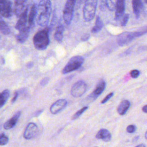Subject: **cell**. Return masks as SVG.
<instances>
[{
  "instance_id": "39",
  "label": "cell",
  "mask_w": 147,
  "mask_h": 147,
  "mask_svg": "<svg viewBox=\"0 0 147 147\" xmlns=\"http://www.w3.org/2000/svg\"><path fill=\"white\" fill-rule=\"evenodd\" d=\"M145 138L146 140H147V131L145 133Z\"/></svg>"
},
{
  "instance_id": "28",
  "label": "cell",
  "mask_w": 147,
  "mask_h": 147,
  "mask_svg": "<svg viewBox=\"0 0 147 147\" xmlns=\"http://www.w3.org/2000/svg\"><path fill=\"white\" fill-rule=\"evenodd\" d=\"M137 130V127L134 124H131V125H129L127 126L126 127V131L129 133H134Z\"/></svg>"
},
{
  "instance_id": "15",
  "label": "cell",
  "mask_w": 147,
  "mask_h": 147,
  "mask_svg": "<svg viewBox=\"0 0 147 147\" xmlns=\"http://www.w3.org/2000/svg\"><path fill=\"white\" fill-rule=\"evenodd\" d=\"M95 137L97 139L101 140L104 142H109L111 139L110 132L106 129H100L96 134Z\"/></svg>"
},
{
  "instance_id": "16",
  "label": "cell",
  "mask_w": 147,
  "mask_h": 147,
  "mask_svg": "<svg viewBox=\"0 0 147 147\" xmlns=\"http://www.w3.org/2000/svg\"><path fill=\"white\" fill-rule=\"evenodd\" d=\"M27 0H15L14 13L17 17H20L25 10V4Z\"/></svg>"
},
{
  "instance_id": "40",
  "label": "cell",
  "mask_w": 147,
  "mask_h": 147,
  "mask_svg": "<svg viewBox=\"0 0 147 147\" xmlns=\"http://www.w3.org/2000/svg\"><path fill=\"white\" fill-rule=\"evenodd\" d=\"M83 1H85V0H78V2H82Z\"/></svg>"
},
{
  "instance_id": "4",
  "label": "cell",
  "mask_w": 147,
  "mask_h": 147,
  "mask_svg": "<svg viewBox=\"0 0 147 147\" xmlns=\"http://www.w3.org/2000/svg\"><path fill=\"white\" fill-rule=\"evenodd\" d=\"M84 59L80 56L72 57L62 69L63 74H67L79 68L83 64Z\"/></svg>"
},
{
  "instance_id": "11",
  "label": "cell",
  "mask_w": 147,
  "mask_h": 147,
  "mask_svg": "<svg viewBox=\"0 0 147 147\" xmlns=\"http://www.w3.org/2000/svg\"><path fill=\"white\" fill-rule=\"evenodd\" d=\"M67 105V101L64 99H60L54 102L50 107V112L52 114H56L63 110Z\"/></svg>"
},
{
  "instance_id": "29",
  "label": "cell",
  "mask_w": 147,
  "mask_h": 147,
  "mask_svg": "<svg viewBox=\"0 0 147 147\" xmlns=\"http://www.w3.org/2000/svg\"><path fill=\"white\" fill-rule=\"evenodd\" d=\"M129 15L128 14H125L122 17V19L121 22V25L122 26H125L129 21Z\"/></svg>"
},
{
  "instance_id": "10",
  "label": "cell",
  "mask_w": 147,
  "mask_h": 147,
  "mask_svg": "<svg viewBox=\"0 0 147 147\" xmlns=\"http://www.w3.org/2000/svg\"><path fill=\"white\" fill-rule=\"evenodd\" d=\"M106 87V82L103 80H100L97 84L95 88L92 92L88 96V99L90 101L95 100L105 90Z\"/></svg>"
},
{
  "instance_id": "18",
  "label": "cell",
  "mask_w": 147,
  "mask_h": 147,
  "mask_svg": "<svg viewBox=\"0 0 147 147\" xmlns=\"http://www.w3.org/2000/svg\"><path fill=\"white\" fill-rule=\"evenodd\" d=\"M131 106L130 102L129 100L125 99L121 102L117 107V112L121 115H125Z\"/></svg>"
},
{
  "instance_id": "24",
  "label": "cell",
  "mask_w": 147,
  "mask_h": 147,
  "mask_svg": "<svg viewBox=\"0 0 147 147\" xmlns=\"http://www.w3.org/2000/svg\"><path fill=\"white\" fill-rule=\"evenodd\" d=\"M0 32L5 35L9 34L10 33V30L7 24L0 17Z\"/></svg>"
},
{
  "instance_id": "32",
  "label": "cell",
  "mask_w": 147,
  "mask_h": 147,
  "mask_svg": "<svg viewBox=\"0 0 147 147\" xmlns=\"http://www.w3.org/2000/svg\"><path fill=\"white\" fill-rule=\"evenodd\" d=\"M18 91H15L14 92V95H13V98H12V99H11V103H14L16 101V100H17V98H18Z\"/></svg>"
},
{
  "instance_id": "7",
  "label": "cell",
  "mask_w": 147,
  "mask_h": 147,
  "mask_svg": "<svg viewBox=\"0 0 147 147\" xmlns=\"http://www.w3.org/2000/svg\"><path fill=\"white\" fill-rule=\"evenodd\" d=\"M137 38L135 32H125L121 33L117 37V42L119 46H124Z\"/></svg>"
},
{
  "instance_id": "34",
  "label": "cell",
  "mask_w": 147,
  "mask_h": 147,
  "mask_svg": "<svg viewBox=\"0 0 147 147\" xmlns=\"http://www.w3.org/2000/svg\"><path fill=\"white\" fill-rule=\"evenodd\" d=\"M90 36L89 34H84L82 37V41H87L88 40V38H90Z\"/></svg>"
},
{
  "instance_id": "19",
  "label": "cell",
  "mask_w": 147,
  "mask_h": 147,
  "mask_svg": "<svg viewBox=\"0 0 147 147\" xmlns=\"http://www.w3.org/2000/svg\"><path fill=\"white\" fill-rule=\"evenodd\" d=\"M133 10L136 18H138L142 8V0H132Z\"/></svg>"
},
{
  "instance_id": "38",
  "label": "cell",
  "mask_w": 147,
  "mask_h": 147,
  "mask_svg": "<svg viewBox=\"0 0 147 147\" xmlns=\"http://www.w3.org/2000/svg\"><path fill=\"white\" fill-rule=\"evenodd\" d=\"M135 147H146V146H145V145H144V144H139V145H137V146H135Z\"/></svg>"
},
{
  "instance_id": "23",
  "label": "cell",
  "mask_w": 147,
  "mask_h": 147,
  "mask_svg": "<svg viewBox=\"0 0 147 147\" xmlns=\"http://www.w3.org/2000/svg\"><path fill=\"white\" fill-rule=\"evenodd\" d=\"M10 96V91L9 90L6 89L0 93V108L2 107Z\"/></svg>"
},
{
  "instance_id": "20",
  "label": "cell",
  "mask_w": 147,
  "mask_h": 147,
  "mask_svg": "<svg viewBox=\"0 0 147 147\" xmlns=\"http://www.w3.org/2000/svg\"><path fill=\"white\" fill-rule=\"evenodd\" d=\"M37 15V7L36 4H33L30 7L29 16H28V23L30 26L33 25L34 21Z\"/></svg>"
},
{
  "instance_id": "41",
  "label": "cell",
  "mask_w": 147,
  "mask_h": 147,
  "mask_svg": "<svg viewBox=\"0 0 147 147\" xmlns=\"http://www.w3.org/2000/svg\"><path fill=\"white\" fill-rule=\"evenodd\" d=\"M145 2L146 3H147V0H145Z\"/></svg>"
},
{
  "instance_id": "8",
  "label": "cell",
  "mask_w": 147,
  "mask_h": 147,
  "mask_svg": "<svg viewBox=\"0 0 147 147\" xmlns=\"http://www.w3.org/2000/svg\"><path fill=\"white\" fill-rule=\"evenodd\" d=\"M38 133V126L33 122L29 123L24 132L23 137L26 140H30L37 135Z\"/></svg>"
},
{
  "instance_id": "37",
  "label": "cell",
  "mask_w": 147,
  "mask_h": 147,
  "mask_svg": "<svg viewBox=\"0 0 147 147\" xmlns=\"http://www.w3.org/2000/svg\"><path fill=\"white\" fill-rule=\"evenodd\" d=\"M139 137H140V136H135L133 138V140H132V141L133 142H137L138 140V139H139Z\"/></svg>"
},
{
  "instance_id": "12",
  "label": "cell",
  "mask_w": 147,
  "mask_h": 147,
  "mask_svg": "<svg viewBox=\"0 0 147 147\" xmlns=\"http://www.w3.org/2000/svg\"><path fill=\"white\" fill-rule=\"evenodd\" d=\"M125 10V0H117L115 6V19L118 20L123 16Z\"/></svg>"
},
{
  "instance_id": "42",
  "label": "cell",
  "mask_w": 147,
  "mask_h": 147,
  "mask_svg": "<svg viewBox=\"0 0 147 147\" xmlns=\"http://www.w3.org/2000/svg\"><path fill=\"white\" fill-rule=\"evenodd\" d=\"M95 147H98V146H95Z\"/></svg>"
},
{
  "instance_id": "27",
  "label": "cell",
  "mask_w": 147,
  "mask_h": 147,
  "mask_svg": "<svg viewBox=\"0 0 147 147\" xmlns=\"http://www.w3.org/2000/svg\"><path fill=\"white\" fill-rule=\"evenodd\" d=\"M9 142L8 137L4 133L0 134V145H5Z\"/></svg>"
},
{
  "instance_id": "6",
  "label": "cell",
  "mask_w": 147,
  "mask_h": 147,
  "mask_svg": "<svg viewBox=\"0 0 147 147\" xmlns=\"http://www.w3.org/2000/svg\"><path fill=\"white\" fill-rule=\"evenodd\" d=\"M87 86L86 83L83 80H79L76 82L72 87L71 94L72 96L78 98L82 96L86 91Z\"/></svg>"
},
{
  "instance_id": "25",
  "label": "cell",
  "mask_w": 147,
  "mask_h": 147,
  "mask_svg": "<svg viewBox=\"0 0 147 147\" xmlns=\"http://www.w3.org/2000/svg\"><path fill=\"white\" fill-rule=\"evenodd\" d=\"M117 0H106V6L110 11H113L115 9V6Z\"/></svg>"
},
{
  "instance_id": "33",
  "label": "cell",
  "mask_w": 147,
  "mask_h": 147,
  "mask_svg": "<svg viewBox=\"0 0 147 147\" xmlns=\"http://www.w3.org/2000/svg\"><path fill=\"white\" fill-rule=\"evenodd\" d=\"M49 81V79L48 78H44L41 81V85L42 86H45V84H47V83Z\"/></svg>"
},
{
  "instance_id": "35",
  "label": "cell",
  "mask_w": 147,
  "mask_h": 147,
  "mask_svg": "<svg viewBox=\"0 0 147 147\" xmlns=\"http://www.w3.org/2000/svg\"><path fill=\"white\" fill-rule=\"evenodd\" d=\"M42 112V110H37V111H36L34 113V114H33V115L34 116V117H37V116H38Z\"/></svg>"
},
{
  "instance_id": "9",
  "label": "cell",
  "mask_w": 147,
  "mask_h": 147,
  "mask_svg": "<svg viewBox=\"0 0 147 147\" xmlns=\"http://www.w3.org/2000/svg\"><path fill=\"white\" fill-rule=\"evenodd\" d=\"M0 14L4 17H10L12 14L11 3L9 0H0Z\"/></svg>"
},
{
  "instance_id": "30",
  "label": "cell",
  "mask_w": 147,
  "mask_h": 147,
  "mask_svg": "<svg viewBox=\"0 0 147 147\" xmlns=\"http://www.w3.org/2000/svg\"><path fill=\"white\" fill-rule=\"evenodd\" d=\"M114 95V92H110L109 94H108L101 101V103L102 104H105L107 102L109 101V100H110Z\"/></svg>"
},
{
  "instance_id": "31",
  "label": "cell",
  "mask_w": 147,
  "mask_h": 147,
  "mask_svg": "<svg viewBox=\"0 0 147 147\" xmlns=\"http://www.w3.org/2000/svg\"><path fill=\"white\" fill-rule=\"evenodd\" d=\"M140 74V72L138 69H133L130 71V75L133 78H137Z\"/></svg>"
},
{
  "instance_id": "2",
  "label": "cell",
  "mask_w": 147,
  "mask_h": 147,
  "mask_svg": "<svg viewBox=\"0 0 147 147\" xmlns=\"http://www.w3.org/2000/svg\"><path fill=\"white\" fill-rule=\"evenodd\" d=\"M33 41L34 46L37 49H45L49 44L48 29L45 28L36 33L33 37Z\"/></svg>"
},
{
  "instance_id": "22",
  "label": "cell",
  "mask_w": 147,
  "mask_h": 147,
  "mask_svg": "<svg viewBox=\"0 0 147 147\" xmlns=\"http://www.w3.org/2000/svg\"><path fill=\"white\" fill-rule=\"evenodd\" d=\"M63 32H64V27L62 25H59L56 30L55 33V40L60 42L63 40Z\"/></svg>"
},
{
  "instance_id": "13",
  "label": "cell",
  "mask_w": 147,
  "mask_h": 147,
  "mask_svg": "<svg viewBox=\"0 0 147 147\" xmlns=\"http://www.w3.org/2000/svg\"><path fill=\"white\" fill-rule=\"evenodd\" d=\"M21 111L17 112L11 118H10L3 124V128L6 130H9L13 128L17 123L18 119L21 116Z\"/></svg>"
},
{
  "instance_id": "21",
  "label": "cell",
  "mask_w": 147,
  "mask_h": 147,
  "mask_svg": "<svg viewBox=\"0 0 147 147\" xmlns=\"http://www.w3.org/2000/svg\"><path fill=\"white\" fill-rule=\"evenodd\" d=\"M103 27V22L102 20L99 16H97L95 20V25L93 26V28L91 29V32L92 33H98L102 30Z\"/></svg>"
},
{
  "instance_id": "14",
  "label": "cell",
  "mask_w": 147,
  "mask_h": 147,
  "mask_svg": "<svg viewBox=\"0 0 147 147\" xmlns=\"http://www.w3.org/2000/svg\"><path fill=\"white\" fill-rule=\"evenodd\" d=\"M30 32V26L26 25L25 27L19 30L18 34L17 35V40L20 43H24L28 38Z\"/></svg>"
},
{
  "instance_id": "17",
  "label": "cell",
  "mask_w": 147,
  "mask_h": 147,
  "mask_svg": "<svg viewBox=\"0 0 147 147\" xmlns=\"http://www.w3.org/2000/svg\"><path fill=\"white\" fill-rule=\"evenodd\" d=\"M19 17L20 18L16 25V28L18 30L26 26L28 18V8L25 9V10Z\"/></svg>"
},
{
  "instance_id": "26",
  "label": "cell",
  "mask_w": 147,
  "mask_h": 147,
  "mask_svg": "<svg viewBox=\"0 0 147 147\" xmlns=\"http://www.w3.org/2000/svg\"><path fill=\"white\" fill-rule=\"evenodd\" d=\"M88 109V106H84V107H83L82 109H79L78 111H76V112L74 114V115H73L72 117V120H75V119H76L77 118H79Z\"/></svg>"
},
{
  "instance_id": "36",
  "label": "cell",
  "mask_w": 147,
  "mask_h": 147,
  "mask_svg": "<svg viewBox=\"0 0 147 147\" xmlns=\"http://www.w3.org/2000/svg\"><path fill=\"white\" fill-rule=\"evenodd\" d=\"M142 111L144 113H147V105H145L142 107Z\"/></svg>"
},
{
  "instance_id": "3",
  "label": "cell",
  "mask_w": 147,
  "mask_h": 147,
  "mask_svg": "<svg viewBox=\"0 0 147 147\" xmlns=\"http://www.w3.org/2000/svg\"><path fill=\"white\" fill-rule=\"evenodd\" d=\"M98 1V0H85L83 14L86 21H90L94 18Z\"/></svg>"
},
{
  "instance_id": "5",
  "label": "cell",
  "mask_w": 147,
  "mask_h": 147,
  "mask_svg": "<svg viewBox=\"0 0 147 147\" xmlns=\"http://www.w3.org/2000/svg\"><path fill=\"white\" fill-rule=\"evenodd\" d=\"M76 0H67L63 10V19L67 25L70 24L73 16Z\"/></svg>"
},
{
  "instance_id": "1",
  "label": "cell",
  "mask_w": 147,
  "mask_h": 147,
  "mask_svg": "<svg viewBox=\"0 0 147 147\" xmlns=\"http://www.w3.org/2000/svg\"><path fill=\"white\" fill-rule=\"evenodd\" d=\"M52 10L50 0H41L37 8V23L41 26L48 25Z\"/></svg>"
}]
</instances>
